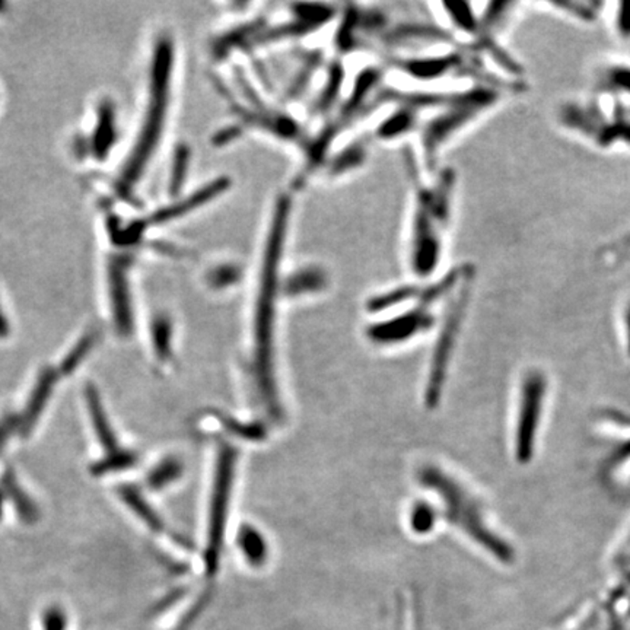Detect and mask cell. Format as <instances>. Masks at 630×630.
I'll list each match as a JSON object with an SVG mask.
<instances>
[{
    "mask_svg": "<svg viewBox=\"0 0 630 630\" xmlns=\"http://www.w3.org/2000/svg\"><path fill=\"white\" fill-rule=\"evenodd\" d=\"M622 321H624L625 345H626L627 355L630 356V299L625 305Z\"/></svg>",
    "mask_w": 630,
    "mask_h": 630,
    "instance_id": "836d02e7",
    "label": "cell"
},
{
    "mask_svg": "<svg viewBox=\"0 0 630 630\" xmlns=\"http://www.w3.org/2000/svg\"><path fill=\"white\" fill-rule=\"evenodd\" d=\"M97 339H98L97 333H87V335L75 345V347L70 350L67 356L63 359L62 368H60L58 372H60V374H65V376L72 374V372L79 367L80 362L84 361L85 357L89 355L92 347L95 346V343H97Z\"/></svg>",
    "mask_w": 630,
    "mask_h": 630,
    "instance_id": "484cf974",
    "label": "cell"
},
{
    "mask_svg": "<svg viewBox=\"0 0 630 630\" xmlns=\"http://www.w3.org/2000/svg\"><path fill=\"white\" fill-rule=\"evenodd\" d=\"M5 500H6V496H5L4 491L0 489V518H2V512H4Z\"/></svg>",
    "mask_w": 630,
    "mask_h": 630,
    "instance_id": "d590c367",
    "label": "cell"
},
{
    "mask_svg": "<svg viewBox=\"0 0 630 630\" xmlns=\"http://www.w3.org/2000/svg\"><path fill=\"white\" fill-rule=\"evenodd\" d=\"M595 95L630 102V60L610 58L595 67L593 77Z\"/></svg>",
    "mask_w": 630,
    "mask_h": 630,
    "instance_id": "30bf717a",
    "label": "cell"
},
{
    "mask_svg": "<svg viewBox=\"0 0 630 630\" xmlns=\"http://www.w3.org/2000/svg\"><path fill=\"white\" fill-rule=\"evenodd\" d=\"M190 165V150L187 146H180L172 160L171 177H170V191L179 194L181 190Z\"/></svg>",
    "mask_w": 630,
    "mask_h": 630,
    "instance_id": "4316f807",
    "label": "cell"
},
{
    "mask_svg": "<svg viewBox=\"0 0 630 630\" xmlns=\"http://www.w3.org/2000/svg\"><path fill=\"white\" fill-rule=\"evenodd\" d=\"M15 434H21V416L16 413H5L0 418V449Z\"/></svg>",
    "mask_w": 630,
    "mask_h": 630,
    "instance_id": "1f68e13d",
    "label": "cell"
},
{
    "mask_svg": "<svg viewBox=\"0 0 630 630\" xmlns=\"http://www.w3.org/2000/svg\"><path fill=\"white\" fill-rule=\"evenodd\" d=\"M85 398H87L88 412L91 416L92 427H94L98 441L101 442L102 449H106L107 454L120 449L119 439H117L116 434H114L113 428L109 425L108 418H107L106 410H104V406H102L97 388L92 386L87 387Z\"/></svg>",
    "mask_w": 630,
    "mask_h": 630,
    "instance_id": "ac0fdd59",
    "label": "cell"
},
{
    "mask_svg": "<svg viewBox=\"0 0 630 630\" xmlns=\"http://www.w3.org/2000/svg\"><path fill=\"white\" fill-rule=\"evenodd\" d=\"M420 111L408 102H398V108L387 116L378 128L376 129V138L381 139L384 142H390L403 136L410 135L416 128H420Z\"/></svg>",
    "mask_w": 630,
    "mask_h": 630,
    "instance_id": "5bb4252c",
    "label": "cell"
},
{
    "mask_svg": "<svg viewBox=\"0 0 630 630\" xmlns=\"http://www.w3.org/2000/svg\"><path fill=\"white\" fill-rule=\"evenodd\" d=\"M9 333H11V325H9V320H7L4 308L0 305V337L5 339L9 336Z\"/></svg>",
    "mask_w": 630,
    "mask_h": 630,
    "instance_id": "e575fe53",
    "label": "cell"
},
{
    "mask_svg": "<svg viewBox=\"0 0 630 630\" xmlns=\"http://www.w3.org/2000/svg\"><path fill=\"white\" fill-rule=\"evenodd\" d=\"M119 495H120L123 502L130 508L136 515H138L143 522H145L150 529L160 532L164 529L160 518L158 517L157 512L153 511L142 492H139V489L131 485H124L119 489Z\"/></svg>",
    "mask_w": 630,
    "mask_h": 630,
    "instance_id": "7402d4cb",
    "label": "cell"
},
{
    "mask_svg": "<svg viewBox=\"0 0 630 630\" xmlns=\"http://www.w3.org/2000/svg\"><path fill=\"white\" fill-rule=\"evenodd\" d=\"M117 120L116 109L109 101L102 102L98 109V119L95 123L94 133H92L91 145L92 155L97 160H102L108 157L113 150L114 143L117 142Z\"/></svg>",
    "mask_w": 630,
    "mask_h": 630,
    "instance_id": "9a60e30c",
    "label": "cell"
},
{
    "mask_svg": "<svg viewBox=\"0 0 630 630\" xmlns=\"http://www.w3.org/2000/svg\"><path fill=\"white\" fill-rule=\"evenodd\" d=\"M58 377H60V372L53 368H44L40 372V376L36 378V386H34L33 391L29 394L26 410H24L22 415H19L21 416L22 437H28L33 432L36 422L43 415L44 408H46L48 400H50Z\"/></svg>",
    "mask_w": 630,
    "mask_h": 630,
    "instance_id": "4fadbf2b",
    "label": "cell"
},
{
    "mask_svg": "<svg viewBox=\"0 0 630 630\" xmlns=\"http://www.w3.org/2000/svg\"><path fill=\"white\" fill-rule=\"evenodd\" d=\"M547 378L540 369H530L522 377L515 420L514 451L520 464H529L536 451L540 425L546 403Z\"/></svg>",
    "mask_w": 630,
    "mask_h": 630,
    "instance_id": "52a82bcc",
    "label": "cell"
},
{
    "mask_svg": "<svg viewBox=\"0 0 630 630\" xmlns=\"http://www.w3.org/2000/svg\"><path fill=\"white\" fill-rule=\"evenodd\" d=\"M423 481L441 496L449 520L460 530H463L474 543H478L503 565H510L515 561L512 546L492 527H489L480 503L463 485L438 469H428L423 473Z\"/></svg>",
    "mask_w": 630,
    "mask_h": 630,
    "instance_id": "8992f818",
    "label": "cell"
},
{
    "mask_svg": "<svg viewBox=\"0 0 630 630\" xmlns=\"http://www.w3.org/2000/svg\"><path fill=\"white\" fill-rule=\"evenodd\" d=\"M138 454L130 449H117V451L108 452L104 459L97 461L92 466L91 471L94 476H102V474L129 470L138 463Z\"/></svg>",
    "mask_w": 630,
    "mask_h": 630,
    "instance_id": "603a6c76",
    "label": "cell"
},
{
    "mask_svg": "<svg viewBox=\"0 0 630 630\" xmlns=\"http://www.w3.org/2000/svg\"><path fill=\"white\" fill-rule=\"evenodd\" d=\"M241 546H243V552H244L245 556H247L248 561L254 563V565H260L263 561H264V552L255 549L257 547H264L263 544V540L260 539L259 534H255L253 530H244L243 534H241Z\"/></svg>",
    "mask_w": 630,
    "mask_h": 630,
    "instance_id": "f546056e",
    "label": "cell"
},
{
    "mask_svg": "<svg viewBox=\"0 0 630 630\" xmlns=\"http://www.w3.org/2000/svg\"><path fill=\"white\" fill-rule=\"evenodd\" d=\"M613 31L617 38L630 41V0L617 2L612 14Z\"/></svg>",
    "mask_w": 630,
    "mask_h": 630,
    "instance_id": "83f0119b",
    "label": "cell"
},
{
    "mask_svg": "<svg viewBox=\"0 0 630 630\" xmlns=\"http://www.w3.org/2000/svg\"><path fill=\"white\" fill-rule=\"evenodd\" d=\"M153 349L160 359L165 361L171 355L172 323L165 314H158L150 325Z\"/></svg>",
    "mask_w": 630,
    "mask_h": 630,
    "instance_id": "d4e9b609",
    "label": "cell"
},
{
    "mask_svg": "<svg viewBox=\"0 0 630 630\" xmlns=\"http://www.w3.org/2000/svg\"><path fill=\"white\" fill-rule=\"evenodd\" d=\"M231 189V180L228 177H219L212 180L208 184H204L201 189L189 194L186 199H179L174 203L168 204L165 208L160 209L146 221V225H160V223L171 222L174 219L189 215L197 209L203 208L211 201H216L219 196Z\"/></svg>",
    "mask_w": 630,
    "mask_h": 630,
    "instance_id": "9c48e42d",
    "label": "cell"
},
{
    "mask_svg": "<svg viewBox=\"0 0 630 630\" xmlns=\"http://www.w3.org/2000/svg\"><path fill=\"white\" fill-rule=\"evenodd\" d=\"M244 267L237 260L222 257L206 267L204 282L213 291H226L240 284L244 276Z\"/></svg>",
    "mask_w": 630,
    "mask_h": 630,
    "instance_id": "d6986e66",
    "label": "cell"
},
{
    "mask_svg": "<svg viewBox=\"0 0 630 630\" xmlns=\"http://www.w3.org/2000/svg\"><path fill=\"white\" fill-rule=\"evenodd\" d=\"M603 98L568 99L556 111V120L563 130L573 133L597 150L616 146L630 148L629 102Z\"/></svg>",
    "mask_w": 630,
    "mask_h": 630,
    "instance_id": "5b68a950",
    "label": "cell"
},
{
    "mask_svg": "<svg viewBox=\"0 0 630 630\" xmlns=\"http://www.w3.org/2000/svg\"><path fill=\"white\" fill-rule=\"evenodd\" d=\"M413 527L418 532H428L434 527V512L428 507H419L413 512Z\"/></svg>",
    "mask_w": 630,
    "mask_h": 630,
    "instance_id": "d6a6232c",
    "label": "cell"
},
{
    "mask_svg": "<svg viewBox=\"0 0 630 630\" xmlns=\"http://www.w3.org/2000/svg\"><path fill=\"white\" fill-rule=\"evenodd\" d=\"M41 629L43 630H67V616L65 610L58 605H51L44 610L41 617Z\"/></svg>",
    "mask_w": 630,
    "mask_h": 630,
    "instance_id": "4dcf8cb0",
    "label": "cell"
},
{
    "mask_svg": "<svg viewBox=\"0 0 630 630\" xmlns=\"http://www.w3.org/2000/svg\"><path fill=\"white\" fill-rule=\"evenodd\" d=\"M629 544H630V542H629Z\"/></svg>",
    "mask_w": 630,
    "mask_h": 630,
    "instance_id": "8d00e7d4",
    "label": "cell"
},
{
    "mask_svg": "<svg viewBox=\"0 0 630 630\" xmlns=\"http://www.w3.org/2000/svg\"><path fill=\"white\" fill-rule=\"evenodd\" d=\"M368 145L365 139H357L345 146L330 162L325 164V177L340 179L350 172L356 171L367 162Z\"/></svg>",
    "mask_w": 630,
    "mask_h": 630,
    "instance_id": "e0dca14e",
    "label": "cell"
},
{
    "mask_svg": "<svg viewBox=\"0 0 630 630\" xmlns=\"http://www.w3.org/2000/svg\"><path fill=\"white\" fill-rule=\"evenodd\" d=\"M131 259L119 257L108 264V295L111 313H113L114 325L121 336H129L133 332V305L130 295Z\"/></svg>",
    "mask_w": 630,
    "mask_h": 630,
    "instance_id": "ba28073f",
    "label": "cell"
},
{
    "mask_svg": "<svg viewBox=\"0 0 630 630\" xmlns=\"http://www.w3.org/2000/svg\"><path fill=\"white\" fill-rule=\"evenodd\" d=\"M330 284L327 269L315 262H306L294 267L282 276V296L301 298L325 292Z\"/></svg>",
    "mask_w": 630,
    "mask_h": 630,
    "instance_id": "7c38bea8",
    "label": "cell"
},
{
    "mask_svg": "<svg viewBox=\"0 0 630 630\" xmlns=\"http://www.w3.org/2000/svg\"><path fill=\"white\" fill-rule=\"evenodd\" d=\"M292 199L289 194H279L272 206L269 223L263 240L260 254L259 282L255 288L254 342L255 361L259 365L260 384L264 394L272 396V343L277 299L282 296V269L291 221Z\"/></svg>",
    "mask_w": 630,
    "mask_h": 630,
    "instance_id": "7a4b0ae2",
    "label": "cell"
},
{
    "mask_svg": "<svg viewBox=\"0 0 630 630\" xmlns=\"http://www.w3.org/2000/svg\"><path fill=\"white\" fill-rule=\"evenodd\" d=\"M181 461L179 459H174V457H170V459L162 460L160 464L155 466V469L148 473L146 483L150 489L160 491V489L167 488V486L174 483L177 479L181 478Z\"/></svg>",
    "mask_w": 630,
    "mask_h": 630,
    "instance_id": "cb8c5ba5",
    "label": "cell"
},
{
    "mask_svg": "<svg viewBox=\"0 0 630 630\" xmlns=\"http://www.w3.org/2000/svg\"><path fill=\"white\" fill-rule=\"evenodd\" d=\"M522 89L524 85L518 80L496 79L476 80L470 87L451 92L444 106L432 111L434 116L420 129L425 162L434 167L445 146L500 106L508 95Z\"/></svg>",
    "mask_w": 630,
    "mask_h": 630,
    "instance_id": "277c9868",
    "label": "cell"
},
{
    "mask_svg": "<svg viewBox=\"0 0 630 630\" xmlns=\"http://www.w3.org/2000/svg\"><path fill=\"white\" fill-rule=\"evenodd\" d=\"M174 63L175 47L172 36L170 34H162L153 46L150 92L142 124L120 175V190L123 193H130L133 187L142 180L146 168L157 153L160 139L164 136L171 106Z\"/></svg>",
    "mask_w": 630,
    "mask_h": 630,
    "instance_id": "3957f363",
    "label": "cell"
},
{
    "mask_svg": "<svg viewBox=\"0 0 630 630\" xmlns=\"http://www.w3.org/2000/svg\"><path fill=\"white\" fill-rule=\"evenodd\" d=\"M231 459H232V456L228 454V456L221 457V460H219L215 496H213V508H212L213 511H212L211 534H209L208 554H206L209 569L213 568L216 561H218L221 532H222L223 529V517H225L228 491H230Z\"/></svg>",
    "mask_w": 630,
    "mask_h": 630,
    "instance_id": "8fae6325",
    "label": "cell"
},
{
    "mask_svg": "<svg viewBox=\"0 0 630 630\" xmlns=\"http://www.w3.org/2000/svg\"><path fill=\"white\" fill-rule=\"evenodd\" d=\"M630 255V228L619 238L603 248L602 257L605 262L619 263Z\"/></svg>",
    "mask_w": 630,
    "mask_h": 630,
    "instance_id": "f1b7e54d",
    "label": "cell"
},
{
    "mask_svg": "<svg viewBox=\"0 0 630 630\" xmlns=\"http://www.w3.org/2000/svg\"><path fill=\"white\" fill-rule=\"evenodd\" d=\"M445 18L457 33L469 38L467 46L471 48V44L478 40L480 33V15L474 9L473 4L456 2V4H441Z\"/></svg>",
    "mask_w": 630,
    "mask_h": 630,
    "instance_id": "2e32d148",
    "label": "cell"
},
{
    "mask_svg": "<svg viewBox=\"0 0 630 630\" xmlns=\"http://www.w3.org/2000/svg\"><path fill=\"white\" fill-rule=\"evenodd\" d=\"M0 489L4 491L5 496L12 500L15 508L18 511L19 517L26 522H34L40 517V511L36 507L34 501L26 495V491H22L18 480L15 478L14 471H5L2 476V486Z\"/></svg>",
    "mask_w": 630,
    "mask_h": 630,
    "instance_id": "44dd1931",
    "label": "cell"
},
{
    "mask_svg": "<svg viewBox=\"0 0 630 630\" xmlns=\"http://www.w3.org/2000/svg\"><path fill=\"white\" fill-rule=\"evenodd\" d=\"M544 6L552 11L563 15L566 18L583 24H594L604 11V2L600 0H561V2H546Z\"/></svg>",
    "mask_w": 630,
    "mask_h": 630,
    "instance_id": "ffe728a7",
    "label": "cell"
},
{
    "mask_svg": "<svg viewBox=\"0 0 630 630\" xmlns=\"http://www.w3.org/2000/svg\"><path fill=\"white\" fill-rule=\"evenodd\" d=\"M413 180V206L408 233V266L419 279H428L441 267L445 238L454 215L457 174L444 170L434 181L420 179L413 158H408Z\"/></svg>",
    "mask_w": 630,
    "mask_h": 630,
    "instance_id": "6da1fadb",
    "label": "cell"
}]
</instances>
